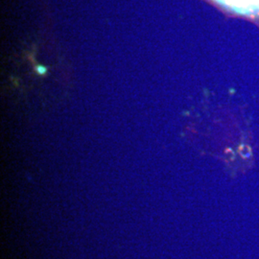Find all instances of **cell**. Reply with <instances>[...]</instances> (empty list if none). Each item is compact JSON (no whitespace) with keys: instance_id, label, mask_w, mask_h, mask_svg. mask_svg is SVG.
<instances>
[{"instance_id":"cell-1","label":"cell","mask_w":259,"mask_h":259,"mask_svg":"<svg viewBox=\"0 0 259 259\" xmlns=\"http://www.w3.org/2000/svg\"><path fill=\"white\" fill-rule=\"evenodd\" d=\"M224 9L234 14L249 17H259V0H213Z\"/></svg>"}]
</instances>
